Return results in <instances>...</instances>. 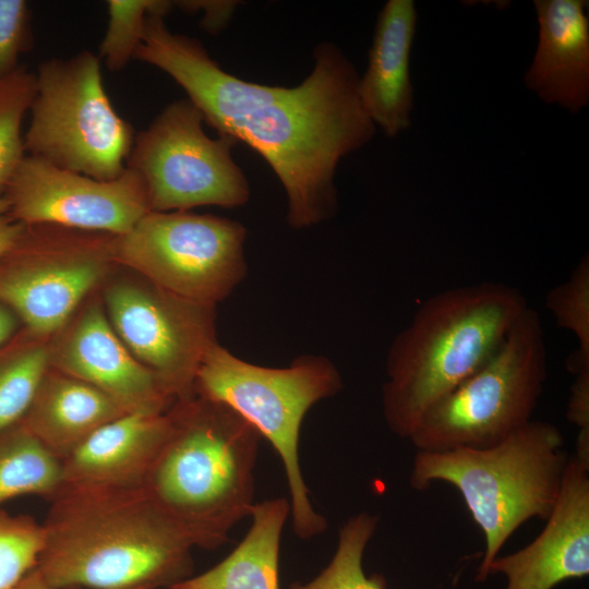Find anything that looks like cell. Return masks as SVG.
<instances>
[{"instance_id": "6da1fadb", "label": "cell", "mask_w": 589, "mask_h": 589, "mask_svg": "<svg viewBox=\"0 0 589 589\" xmlns=\"http://www.w3.org/2000/svg\"><path fill=\"white\" fill-rule=\"evenodd\" d=\"M166 14L147 17L134 59L169 75L218 135L245 143L265 159L285 190L290 227L330 218L338 206V164L376 132L361 105L360 75L350 59L324 41L299 85L249 82L223 70L196 38L171 32Z\"/></svg>"}, {"instance_id": "7a4b0ae2", "label": "cell", "mask_w": 589, "mask_h": 589, "mask_svg": "<svg viewBox=\"0 0 589 589\" xmlns=\"http://www.w3.org/2000/svg\"><path fill=\"white\" fill-rule=\"evenodd\" d=\"M41 525L36 568L56 587L169 589L192 575L193 542L143 486L65 485Z\"/></svg>"}, {"instance_id": "3957f363", "label": "cell", "mask_w": 589, "mask_h": 589, "mask_svg": "<svg viewBox=\"0 0 589 589\" xmlns=\"http://www.w3.org/2000/svg\"><path fill=\"white\" fill-rule=\"evenodd\" d=\"M527 308L517 288L491 281L425 300L388 350L382 387L388 429L409 440L425 413L493 356Z\"/></svg>"}, {"instance_id": "277c9868", "label": "cell", "mask_w": 589, "mask_h": 589, "mask_svg": "<svg viewBox=\"0 0 589 589\" xmlns=\"http://www.w3.org/2000/svg\"><path fill=\"white\" fill-rule=\"evenodd\" d=\"M143 488L191 539L214 550L251 515L261 435L228 406L196 395L175 402Z\"/></svg>"}, {"instance_id": "5b68a950", "label": "cell", "mask_w": 589, "mask_h": 589, "mask_svg": "<svg viewBox=\"0 0 589 589\" xmlns=\"http://www.w3.org/2000/svg\"><path fill=\"white\" fill-rule=\"evenodd\" d=\"M563 447L556 425L531 420L491 447L417 450L410 485L419 491L436 481L455 486L484 536L477 582L486 581L489 565L521 525L551 515L569 460Z\"/></svg>"}, {"instance_id": "8992f818", "label": "cell", "mask_w": 589, "mask_h": 589, "mask_svg": "<svg viewBox=\"0 0 589 589\" xmlns=\"http://www.w3.org/2000/svg\"><path fill=\"white\" fill-rule=\"evenodd\" d=\"M342 377L321 354H303L286 368H267L238 358L218 341L202 358L194 395L235 410L273 445L285 470L294 534L309 540L327 528L309 497L299 460L300 429L320 400L338 394Z\"/></svg>"}, {"instance_id": "52a82bcc", "label": "cell", "mask_w": 589, "mask_h": 589, "mask_svg": "<svg viewBox=\"0 0 589 589\" xmlns=\"http://www.w3.org/2000/svg\"><path fill=\"white\" fill-rule=\"evenodd\" d=\"M545 381L542 321L528 306L493 356L437 401L409 440L421 452L497 445L532 420Z\"/></svg>"}, {"instance_id": "ba28073f", "label": "cell", "mask_w": 589, "mask_h": 589, "mask_svg": "<svg viewBox=\"0 0 589 589\" xmlns=\"http://www.w3.org/2000/svg\"><path fill=\"white\" fill-rule=\"evenodd\" d=\"M28 111L27 155L104 181L125 170L135 135L106 93L98 56L82 50L41 62Z\"/></svg>"}, {"instance_id": "9c48e42d", "label": "cell", "mask_w": 589, "mask_h": 589, "mask_svg": "<svg viewBox=\"0 0 589 589\" xmlns=\"http://www.w3.org/2000/svg\"><path fill=\"white\" fill-rule=\"evenodd\" d=\"M245 240L237 220L151 211L115 237L112 260L175 296L216 306L247 275Z\"/></svg>"}, {"instance_id": "30bf717a", "label": "cell", "mask_w": 589, "mask_h": 589, "mask_svg": "<svg viewBox=\"0 0 589 589\" xmlns=\"http://www.w3.org/2000/svg\"><path fill=\"white\" fill-rule=\"evenodd\" d=\"M204 123L190 99H178L135 135L127 167L142 178L151 211L235 208L249 201V181L231 156L237 142L209 137Z\"/></svg>"}, {"instance_id": "8fae6325", "label": "cell", "mask_w": 589, "mask_h": 589, "mask_svg": "<svg viewBox=\"0 0 589 589\" xmlns=\"http://www.w3.org/2000/svg\"><path fill=\"white\" fill-rule=\"evenodd\" d=\"M116 236L51 225L26 226L0 257V302L31 335L49 339L113 264Z\"/></svg>"}, {"instance_id": "7c38bea8", "label": "cell", "mask_w": 589, "mask_h": 589, "mask_svg": "<svg viewBox=\"0 0 589 589\" xmlns=\"http://www.w3.org/2000/svg\"><path fill=\"white\" fill-rule=\"evenodd\" d=\"M103 304L134 358L177 401L192 397L202 358L217 341L216 306L185 300L140 276L108 285Z\"/></svg>"}, {"instance_id": "4fadbf2b", "label": "cell", "mask_w": 589, "mask_h": 589, "mask_svg": "<svg viewBox=\"0 0 589 589\" xmlns=\"http://www.w3.org/2000/svg\"><path fill=\"white\" fill-rule=\"evenodd\" d=\"M3 194L10 216L24 226L123 236L151 212L142 178L128 167L118 178L104 181L26 154Z\"/></svg>"}, {"instance_id": "5bb4252c", "label": "cell", "mask_w": 589, "mask_h": 589, "mask_svg": "<svg viewBox=\"0 0 589 589\" xmlns=\"http://www.w3.org/2000/svg\"><path fill=\"white\" fill-rule=\"evenodd\" d=\"M50 368L79 378L123 411L161 413L177 401L140 363L112 328L104 304L93 301L49 341Z\"/></svg>"}, {"instance_id": "9a60e30c", "label": "cell", "mask_w": 589, "mask_h": 589, "mask_svg": "<svg viewBox=\"0 0 589 589\" xmlns=\"http://www.w3.org/2000/svg\"><path fill=\"white\" fill-rule=\"evenodd\" d=\"M545 521L528 545L496 556L488 578L502 574L505 589H553L589 575V461L569 456L560 495Z\"/></svg>"}, {"instance_id": "2e32d148", "label": "cell", "mask_w": 589, "mask_h": 589, "mask_svg": "<svg viewBox=\"0 0 589 589\" xmlns=\"http://www.w3.org/2000/svg\"><path fill=\"white\" fill-rule=\"evenodd\" d=\"M538 44L524 75L539 99L572 115L589 104V17L587 0H534Z\"/></svg>"}, {"instance_id": "e0dca14e", "label": "cell", "mask_w": 589, "mask_h": 589, "mask_svg": "<svg viewBox=\"0 0 589 589\" xmlns=\"http://www.w3.org/2000/svg\"><path fill=\"white\" fill-rule=\"evenodd\" d=\"M170 423L169 409L128 412L104 424L61 460L64 486H143Z\"/></svg>"}, {"instance_id": "ac0fdd59", "label": "cell", "mask_w": 589, "mask_h": 589, "mask_svg": "<svg viewBox=\"0 0 589 589\" xmlns=\"http://www.w3.org/2000/svg\"><path fill=\"white\" fill-rule=\"evenodd\" d=\"M417 21L412 0H388L378 13L368 67L359 79L363 110L388 137L397 136L411 125L410 56Z\"/></svg>"}, {"instance_id": "d6986e66", "label": "cell", "mask_w": 589, "mask_h": 589, "mask_svg": "<svg viewBox=\"0 0 589 589\" xmlns=\"http://www.w3.org/2000/svg\"><path fill=\"white\" fill-rule=\"evenodd\" d=\"M127 413L94 386L49 368L22 423L59 459Z\"/></svg>"}, {"instance_id": "ffe728a7", "label": "cell", "mask_w": 589, "mask_h": 589, "mask_svg": "<svg viewBox=\"0 0 589 589\" xmlns=\"http://www.w3.org/2000/svg\"><path fill=\"white\" fill-rule=\"evenodd\" d=\"M289 515L285 497L255 503L251 527L238 546L212 568L169 589H279L280 537Z\"/></svg>"}, {"instance_id": "44dd1931", "label": "cell", "mask_w": 589, "mask_h": 589, "mask_svg": "<svg viewBox=\"0 0 589 589\" xmlns=\"http://www.w3.org/2000/svg\"><path fill=\"white\" fill-rule=\"evenodd\" d=\"M63 488L61 459L22 422L0 433V505L23 495L51 501Z\"/></svg>"}, {"instance_id": "7402d4cb", "label": "cell", "mask_w": 589, "mask_h": 589, "mask_svg": "<svg viewBox=\"0 0 589 589\" xmlns=\"http://www.w3.org/2000/svg\"><path fill=\"white\" fill-rule=\"evenodd\" d=\"M49 368V339L25 332L0 347V433L22 422Z\"/></svg>"}, {"instance_id": "603a6c76", "label": "cell", "mask_w": 589, "mask_h": 589, "mask_svg": "<svg viewBox=\"0 0 589 589\" xmlns=\"http://www.w3.org/2000/svg\"><path fill=\"white\" fill-rule=\"evenodd\" d=\"M378 525L377 516L362 512L339 529L336 551L328 565L308 582H292L288 589H386L383 575L366 576L363 554Z\"/></svg>"}, {"instance_id": "cb8c5ba5", "label": "cell", "mask_w": 589, "mask_h": 589, "mask_svg": "<svg viewBox=\"0 0 589 589\" xmlns=\"http://www.w3.org/2000/svg\"><path fill=\"white\" fill-rule=\"evenodd\" d=\"M107 28L99 45V60L111 71L122 70L142 43L147 17L160 10H171L167 0H109Z\"/></svg>"}, {"instance_id": "d4e9b609", "label": "cell", "mask_w": 589, "mask_h": 589, "mask_svg": "<svg viewBox=\"0 0 589 589\" xmlns=\"http://www.w3.org/2000/svg\"><path fill=\"white\" fill-rule=\"evenodd\" d=\"M548 310L556 323L578 340L577 354L567 366L574 374L589 371V259L582 257L568 279L549 291Z\"/></svg>"}, {"instance_id": "484cf974", "label": "cell", "mask_w": 589, "mask_h": 589, "mask_svg": "<svg viewBox=\"0 0 589 589\" xmlns=\"http://www.w3.org/2000/svg\"><path fill=\"white\" fill-rule=\"evenodd\" d=\"M35 94V73L19 67L0 80V190L25 156L22 123Z\"/></svg>"}, {"instance_id": "4316f807", "label": "cell", "mask_w": 589, "mask_h": 589, "mask_svg": "<svg viewBox=\"0 0 589 589\" xmlns=\"http://www.w3.org/2000/svg\"><path fill=\"white\" fill-rule=\"evenodd\" d=\"M44 528L34 517L0 509V589L14 588L36 568Z\"/></svg>"}, {"instance_id": "83f0119b", "label": "cell", "mask_w": 589, "mask_h": 589, "mask_svg": "<svg viewBox=\"0 0 589 589\" xmlns=\"http://www.w3.org/2000/svg\"><path fill=\"white\" fill-rule=\"evenodd\" d=\"M31 11L24 0H0V80L13 73L32 40Z\"/></svg>"}, {"instance_id": "f1b7e54d", "label": "cell", "mask_w": 589, "mask_h": 589, "mask_svg": "<svg viewBox=\"0 0 589 589\" xmlns=\"http://www.w3.org/2000/svg\"><path fill=\"white\" fill-rule=\"evenodd\" d=\"M237 1H209V0H181L172 1L173 7L185 13H201L200 25L208 33L221 31L230 21L237 5Z\"/></svg>"}, {"instance_id": "f546056e", "label": "cell", "mask_w": 589, "mask_h": 589, "mask_svg": "<svg viewBox=\"0 0 589 589\" xmlns=\"http://www.w3.org/2000/svg\"><path fill=\"white\" fill-rule=\"evenodd\" d=\"M575 375L566 418L579 429L578 434H589V371Z\"/></svg>"}, {"instance_id": "4dcf8cb0", "label": "cell", "mask_w": 589, "mask_h": 589, "mask_svg": "<svg viewBox=\"0 0 589 589\" xmlns=\"http://www.w3.org/2000/svg\"><path fill=\"white\" fill-rule=\"evenodd\" d=\"M25 230L26 226L15 221L10 216L3 190H0V257L19 244Z\"/></svg>"}, {"instance_id": "1f68e13d", "label": "cell", "mask_w": 589, "mask_h": 589, "mask_svg": "<svg viewBox=\"0 0 589 589\" xmlns=\"http://www.w3.org/2000/svg\"><path fill=\"white\" fill-rule=\"evenodd\" d=\"M17 328L16 315L0 302V347L10 341Z\"/></svg>"}, {"instance_id": "d6a6232c", "label": "cell", "mask_w": 589, "mask_h": 589, "mask_svg": "<svg viewBox=\"0 0 589 589\" xmlns=\"http://www.w3.org/2000/svg\"><path fill=\"white\" fill-rule=\"evenodd\" d=\"M12 589H71L60 588L48 582L37 568H34Z\"/></svg>"}]
</instances>
